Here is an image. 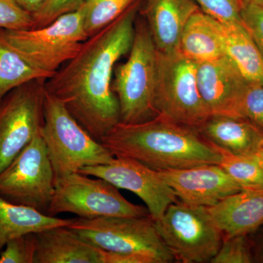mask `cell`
I'll use <instances>...</instances> for the list:
<instances>
[{"label":"cell","mask_w":263,"mask_h":263,"mask_svg":"<svg viewBox=\"0 0 263 263\" xmlns=\"http://www.w3.org/2000/svg\"><path fill=\"white\" fill-rule=\"evenodd\" d=\"M141 2L138 0L114 22L88 38L77 54L45 83L46 91L60 100L100 143L120 122V107L112 90L114 69L130 51Z\"/></svg>","instance_id":"obj_1"},{"label":"cell","mask_w":263,"mask_h":263,"mask_svg":"<svg viewBox=\"0 0 263 263\" xmlns=\"http://www.w3.org/2000/svg\"><path fill=\"white\" fill-rule=\"evenodd\" d=\"M114 156L133 159L156 171L219 164L222 154L195 128L161 115L138 124L119 122L102 138Z\"/></svg>","instance_id":"obj_2"},{"label":"cell","mask_w":263,"mask_h":263,"mask_svg":"<svg viewBox=\"0 0 263 263\" xmlns=\"http://www.w3.org/2000/svg\"><path fill=\"white\" fill-rule=\"evenodd\" d=\"M127 61L115 67L112 90L120 107V122L138 124L157 117L155 95L159 54L146 22L136 18Z\"/></svg>","instance_id":"obj_3"},{"label":"cell","mask_w":263,"mask_h":263,"mask_svg":"<svg viewBox=\"0 0 263 263\" xmlns=\"http://www.w3.org/2000/svg\"><path fill=\"white\" fill-rule=\"evenodd\" d=\"M43 117L41 134L54 172L55 184L85 167L113 162L114 156L76 120L60 100L47 91Z\"/></svg>","instance_id":"obj_4"},{"label":"cell","mask_w":263,"mask_h":263,"mask_svg":"<svg viewBox=\"0 0 263 263\" xmlns=\"http://www.w3.org/2000/svg\"><path fill=\"white\" fill-rule=\"evenodd\" d=\"M68 227L86 241L108 252L146 256L156 263L176 259L150 216L77 218Z\"/></svg>","instance_id":"obj_5"},{"label":"cell","mask_w":263,"mask_h":263,"mask_svg":"<svg viewBox=\"0 0 263 263\" xmlns=\"http://www.w3.org/2000/svg\"><path fill=\"white\" fill-rule=\"evenodd\" d=\"M2 33L10 46L36 68L53 75L77 54L88 39L81 7L41 28Z\"/></svg>","instance_id":"obj_6"},{"label":"cell","mask_w":263,"mask_h":263,"mask_svg":"<svg viewBox=\"0 0 263 263\" xmlns=\"http://www.w3.org/2000/svg\"><path fill=\"white\" fill-rule=\"evenodd\" d=\"M158 54L155 95L157 115L197 129L211 116L197 86V62L181 53Z\"/></svg>","instance_id":"obj_7"},{"label":"cell","mask_w":263,"mask_h":263,"mask_svg":"<svg viewBox=\"0 0 263 263\" xmlns=\"http://www.w3.org/2000/svg\"><path fill=\"white\" fill-rule=\"evenodd\" d=\"M155 224L175 258L183 263L211 262L223 241L206 207L174 202Z\"/></svg>","instance_id":"obj_8"},{"label":"cell","mask_w":263,"mask_h":263,"mask_svg":"<svg viewBox=\"0 0 263 263\" xmlns=\"http://www.w3.org/2000/svg\"><path fill=\"white\" fill-rule=\"evenodd\" d=\"M71 213L83 219L150 216L148 209L128 201L119 189L101 178L76 172L56 182L47 214Z\"/></svg>","instance_id":"obj_9"},{"label":"cell","mask_w":263,"mask_h":263,"mask_svg":"<svg viewBox=\"0 0 263 263\" xmlns=\"http://www.w3.org/2000/svg\"><path fill=\"white\" fill-rule=\"evenodd\" d=\"M55 186L54 172L40 129L0 174V196L47 214Z\"/></svg>","instance_id":"obj_10"},{"label":"cell","mask_w":263,"mask_h":263,"mask_svg":"<svg viewBox=\"0 0 263 263\" xmlns=\"http://www.w3.org/2000/svg\"><path fill=\"white\" fill-rule=\"evenodd\" d=\"M46 80L21 85L0 103V174L42 127Z\"/></svg>","instance_id":"obj_11"},{"label":"cell","mask_w":263,"mask_h":263,"mask_svg":"<svg viewBox=\"0 0 263 263\" xmlns=\"http://www.w3.org/2000/svg\"><path fill=\"white\" fill-rule=\"evenodd\" d=\"M79 172L101 178L118 189L136 194L146 203L154 221L160 219L171 204L178 202L174 190L158 171L129 157H116L111 163L88 166Z\"/></svg>","instance_id":"obj_12"},{"label":"cell","mask_w":263,"mask_h":263,"mask_svg":"<svg viewBox=\"0 0 263 263\" xmlns=\"http://www.w3.org/2000/svg\"><path fill=\"white\" fill-rule=\"evenodd\" d=\"M157 171L181 202L194 206H213L242 190L219 164Z\"/></svg>","instance_id":"obj_13"},{"label":"cell","mask_w":263,"mask_h":263,"mask_svg":"<svg viewBox=\"0 0 263 263\" xmlns=\"http://www.w3.org/2000/svg\"><path fill=\"white\" fill-rule=\"evenodd\" d=\"M197 82L211 116L239 118L240 101L248 82L228 57L197 63Z\"/></svg>","instance_id":"obj_14"},{"label":"cell","mask_w":263,"mask_h":263,"mask_svg":"<svg viewBox=\"0 0 263 263\" xmlns=\"http://www.w3.org/2000/svg\"><path fill=\"white\" fill-rule=\"evenodd\" d=\"M200 9L195 0H146L141 15L159 53H180L183 29L190 17Z\"/></svg>","instance_id":"obj_15"},{"label":"cell","mask_w":263,"mask_h":263,"mask_svg":"<svg viewBox=\"0 0 263 263\" xmlns=\"http://www.w3.org/2000/svg\"><path fill=\"white\" fill-rule=\"evenodd\" d=\"M34 263H109L110 252L81 238L68 226H58L35 233Z\"/></svg>","instance_id":"obj_16"},{"label":"cell","mask_w":263,"mask_h":263,"mask_svg":"<svg viewBox=\"0 0 263 263\" xmlns=\"http://www.w3.org/2000/svg\"><path fill=\"white\" fill-rule=\"evenodd\" d=\"M206 209L226 237L248 235L263 226V190H241Z\"/></svg>","instance_id":"obj_17"},{"label":"cell","mask_w":263,"mask_h":263,"mask_svg":"<svg viewBox=\"0 0 263 263\" xmlns=\"http://www.w3.org/2000/svg\"><path fill=\"white\" fill-rule=\"evenodd\" d=\"M197 130L219 149L235 155H256L263 132L243 118L210 116Z\"/></svg>","instance_id":"obj_18"},{"label":"cell","mask_w":263,"mask_h":263,"mask_svg":"<svg viewBox=\"0 0 263 263\" xmlns=\"http://www.w3.org/2000/svg\"><path fill=\"white\" fill-rule=\"evenodd\" d=\"M179 49L181 55L197 63L226 57L221 22L197 10L183 29Z\"/></svg>","instance_id":"obj_19"},{"label":"cell","mask_w":263,"mask_h":263,"mask_svg":"<svg viewBox=\"0 0 263 263\" xmlns=\"http://www.w3.org/2000/svg\"><path fill=\"white\" fill-rule=\"evenodd\" d=\"M73 219H61L0 196V252L10 240L58 226H68Z\"/></svg>","instance_id":"obj_20"},{"label":"cell","mask_w":263,"mask_h":263,"mask_svg":"<svg viewBox=\"0 0 263 263\" xmlns=\"http://www.w3.org/2000/svg\"><path fill=\"white\" fill-rule=\"evenodd\" d=\"M226 57L247 82L263 84V55L240 22L221 23Z\"/></svg>","instance_id":"obj_21"},{"label":"cell","mask_w":263,"mask_h":263,"mask_svg":"<svg viewBox=\"0 0 263 263\" xmlns=\"http://www.w3.org/2000/svg\"><path fill=\"white\" fill-rule=\"evenodd\" d=\"M50 77L49 74L34 67L15 51L0 29V103L5 95L21 85Z\"/></svg>","instance_id":"obj_22"},{"label":"cell","mask_w":263,"mask_h":263,"mask_svg":"<svg viewBox=\"0 0 263 263\" xmlns=\"http://www.w3.org/2000/svg\"><path fill=\"white\" fill-rule=\"evenodd\" d=\"M220 152L222 159L219 165L242 190H263V167L257 155H235Z\"/></svg>","instance_id":"obj_23"},{"label":"cell","mask_w":263,"mask_h":263,"mask_svg":"<svg viewBox=\"0 0 263 263\" xmlns=\"http://www.w3.org/2000/svg\"><path fill=\"white\" fill-rule=\"evenodd\" d=\"M138 0H85L81 8L85 32L91 37L114 22Z\"/></svg>","instance_id":"obj_24"},{"label":"cell","mask_w":263,"mask_h":263,"mask_svg":"<svg viewBox=\"0 0 263 263\" xmlns=\"http://www.w3.org/2000/svg\"><path fill=\"white\" fill-rule=\"evenodd\" d=\"M37 239L35 233L10 240L0 252V263H34Z\"/></svg>","instance_id":"obj_25"},{"label":"cell","mask_w":263,"mask_h":263,"mask_svg":"<svg viewBox=\"0 0 263 263\" xmlns=\"http://www.w3.org/2000/svg\"><path fill=\"white\" fill-rule=\"evenodd\" d=\"M253 259L247 235H241L226 237L211 262L250 263Z\"/></svg>","instance_id":"obj_26"},{"label":"cell","mask_w":263,"mask_h":263,"mask_svg":"<svg viewBox=\"0 0 263 263\" xmlns=\"http://www.w3.org/2000/svg\"><path fill=\"white\" fill-rule=\"evenodd\" d=\"M239 118L253 123L263 132V84L247 83L242 96Z\"/></svg>","instance_id":"obj_27"},{"label":"cell","mask_w":263,"mask_h":263,"mask_svg":"<svg viewBox=\"0 0 263 263\" xmlns=\"http://www.w3.org/2000/svg\"><path fill=\"white\" fill-rule=\"evenodd\" d=\"M85 0H46L36 13L32 14V29L41 28L66 13L76 11Z\"/></svg>","instance_id":"obj_28"},{"label":"cell","mask_w":263,"mask_h":263,"mask_svg":"<svg viewBox=\"0 0 263 263\" xmlns=\"http://www.w3.org/2000/svg\"><path fill=\"white\" fill-rule=\"evenodd\" d=\"M32 15L15 0H0V29L27 30L33 27Z\"/></svg>","instance_id":"obj_29"},{"label":"cell","mask_w":263,"mask_h":263,"mask_svg":"<svg viewBox=\"0 0 263 263\" xmlns=\"http://www.w3.org/2000/svg\"><path fill=\"white\" fill-rule=\"evenodd\" d=\"M195 1L204 13L216 18L221 23L240 22V10L245 0H195Z\"/></svg>","instance_id":"obj_30"},{"label":"cell","mask_w":263,"mask_h":263,"mask_svg":"<svg viewBox=\"0 0 263 263\" xmlns=\"http://www.w3.org/2000/svg\"><path fill=\"white\" fill-rule=\"evenodd\" d=\"M240 15L242 26L263 55V5L245 0Z\"/></svg>","instance_id":"obj_31"},{"label":"cell","mask_w":263,"mask_h":263,"mask_svg":"<svg viewBox=\"0 0 263 263\" xmlns=\"http://www.w3.org/2000/svg\"><path fill=\"white\" fill-rule=\"evenodd\" d=\"M17 4L31 14H34L46 0H15Z\"/></svg>","instance_id":"obj_32"},{"label":"cell","mask_w":263,"mask_h":263,"mask_svg":"<svg viewBox=\"0 0 263 263\" xmlns=\"http://www.w3.org/2000/svg\"><path fill=\"white\" fill-rule=\"evenodd\" d=\"M256 155L258 157L259 160L260 161L261 164H262L263 167V141H262V143H261L259 149L257 151Z\"/></svg>","instance_id":"obj_33"},{"label":"cell","mask_w":263,"mask_h":263,"mask_svg":"<svg viewBox=\"0 0 263 263\" xmlns=\"http://www.w3.org/2000/svg\"><path fill=\"white\" fill-rule=\"evenodd\" d=\"M260 255L261 257H262V259L263 261V238L262 239V241H261V245H260Z\"/></svg>","instance_id":"obj_34"},{"label":"cell","mask_w":263,"mask_h":263,"mask_svg":"<svg viewBox=\"0 0 263 263\" xmlns=\"http://www.w3.org/2000/svg\"><path fill=\"white\" fill-rule=\"evenodd\" d=\"M251 1H253L254 3H259V4L263 5V0H251Z\"/></svg>","instance_id":"obj_35"}]
</instances>
